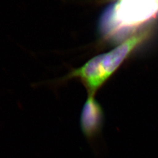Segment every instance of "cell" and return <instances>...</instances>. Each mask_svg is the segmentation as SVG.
<instances>
[{"mask_svg": "<svg viewBox=\"0 0 158 158\" xmlns=\"http://www.w3.org/2000/svg\"><path fill=\"white\" fill-rule=\"evenodd\" d=\"M149 35L148 30L141 31L132 35L111 51L94 57L80 68L72 70L59 81L78 79L84 85L87 96H96L97 92Z\"/></svg>", "mask_w": 158, "mask_h": 158, "instance_id": "1", "label": "cell"}, {"mask_svg": "<svg viewBox=\"0 0 158 158\" xmlns=\"http://www.w3.org/2000/svg\"><path fill=\"white\" fill-rule=\"evenodd\" d=\"M105 121V114L96 96H87L81 108L79 124L87 140L93 142L100 136Z\"/></svg>", "mask_w": 158, "mask_h": 158, "instance_id": "2", "label": "cell"}]
</instances>
